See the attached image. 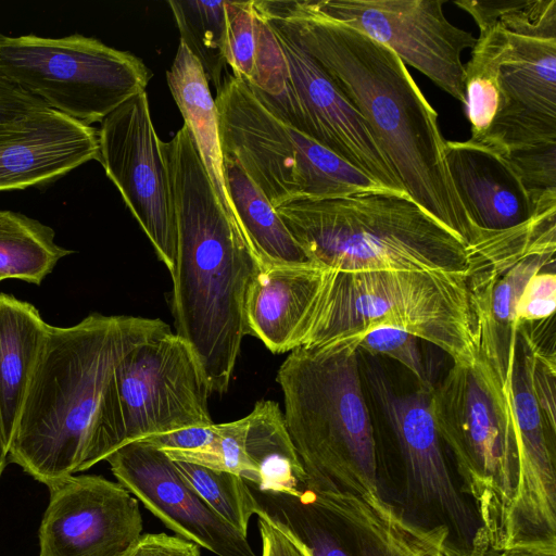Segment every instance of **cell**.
I'll list each match as a JSON object with an SVG mask.
<instances>
[{"label": "cell", "instance_id": "3957f363", "mask_svg": "<svg viewBox=\"0 0 556 556\" xmlns=\"http://www.w3.org/2000/svg\"><path fill=\"white\" fill-rule=\"evenodd\" d=\"M162 153L176 227L172 313L176 334L194 351L211 392H227L247 336L245 303L264 265L220 204L189 129Z\"/></svg>", "mask_w": 556, "mask_h": 556}, {"label": "cell", "instance_id": "52a82bcc", "mask_svg": "<svg viewBox=\"0 0 556 556\" xmlns=\"http://www.w3.org/2000/svg\"><path fill=\"white\" fill-rule=\"evenodd\" d=\"M276 380L287 429L305 471L304 488L348 484L357 476L378 486L358 349L349 342L294 349Z\"/></svg>", "mask_w": 556, "mask_h": 556}, {"label": "cell", "instance_id": "b9f144b4", "mask_svg": "<svg viewBox=\"0 0 556 556\" xmlns=\"http://www.w3.org/2000/svg\"><path fill=\"white\" fill-rule=\"evenodd\" d=\"M334 485H337V484H330V485H327V486L321 488V489H319V490H312V491L326 490V489H329V488L334 486ZM358 485H367V486L374 488L372 485H370V484H368V483H366V482H359V483H356V484H354V485H352V486H358ZM344 486H345V485H344ZM374 489H377V490H378V488H374ZM308 490H309V489H308Z\"/></svg>", "mask_w": 556, "mask_h": 556}, {"label": "cell", "instance_id": "44dd1931", "mask_svg": "<svg viewBox=\"0 0 556 556\" xmlns=\"http://www.w3.org/2000/svg\"><path fill=\"white\" fill-rule=\"evenodd\" d=\"M518 448L515 518L523 536L556 534V472L548 430L533 395L523 359L517 355L508 383Z\"/></svg>", "mask_w": 556, "mask_h": 556}, {"label": "cell", "instance_id": "8992f818", "mask_svg": "<svg viewBox=\"0 0 556 556\" xmlns=\"http://www.w3.org/2000/svg\"><path fill=\"white\" fill-rule=\"evenodd\" d=\"M430 400L440 439L480 521L471 556L501 552L520 539L515 518L518 448L508 384L479 357L471 365L453 364L432 387Z\"/></svg>", "mask_w": 556, "mask_h": 556}, {"label": "cell", "instance_id": "d6986e66", "mask_svg": "<svg viewBox=\"0 0 556 556\" xmlns=\"http://www.w3.org/2000/svg\"><path fill=\"white\" fill-rule=\"evenodd\" d=\"M98 156V130L51 109L0 122V192L48 185Z\"/></svg>", "mask_w": 556, "mask_h": 556}, {"label": "cell", "instance_id": "7a4b0ae2", "mask_svg": "<svg viewBox=\"0 0 556 556\" xmlns=\"http://www.w3.org/2000/svg\"><path fill=\"white\" fill-rule=\"evenodd\" d=\"M172 332L160 318L91 313L49 325L9 447V462L48 488L80 471L108 433L115 375L137 346Z\"/></svg>", "mask_w": 556, "mask_h": 556}, {"label": "cell", "instance_id": "484cf974", "mask_svg": "<svg viewBox=\"0 0 556 556\" xmlns=\"http://www.w3.org/2000/svg\"><path fill=\"white\" fill-rule=\"evenodd\" d=\"M225 13V58L232 75L264 93H281L288 79L287 60L254 1H226Z\"/></svg>", "mask_w": 556, "mask_h": 556}, {"label": "cell", "instance_id": "603a6c76", "mask_svg": "<svg viewBox=\"0 0 556 556\" xmlns=\"http://www.w3.org/2000/svg\"><path fill=\"white\" fill-rule=\"evenodd\" d=\"M325 269L313 262L264 267L248 294L247 334L274 354L300 348Z\"/></svg>", "mask_w": 556, "mask_h": 556}, {"label": "cell", "instance_id": "4316f807", "mask_svg": "<svg viewBox=\"0 0 556 556\" xmlns=\"http://www.w3.org/2000/svg\"><path fill=\"white\" fill-rule=\"evenodd\" d=\"M243 450L260 491L301 494L306 476L277 402L261 400L245 417Z\"/></svg>", "mask_w": 556, "mask_h": 556}, {"label": "cell", "instance_id": "ffe728a7", "mask_svg": "<svg viewBox=\"0 0 556 556\" xmlns=\"http://www.w3.org/2000/svg\"><path fill=\"white\" fill-rule=\"evenodd\" d=\"M444 156L454 189L470 223L481 230L501 231L529 220L535 201L507 159L483 144L445 141Z\"/></svg>", "mask_w": 556, "mask_h": 556}, {"label": "cell", "instance_id": "d590c367", "mask_svg": "<svg viewBox=\"0 0 556 556\" xmlns=\"http://www.w3.org/2000/svg\"><path fill=\"white\" fill-rule=\"evenodd\" d=\"M529 374L533 395L547 429L555 433V356L531 353L523 345L522 357Z\"/></svg>", "mask_w": 556, "mask_h": 556}, {"label": "cell", "instance_id": "f35d334b", "mask_svg": "<svg viewBox=\"0 0 556 556\" xmlns=\"http://www.w3.org/2000/svg\"><path fill=\"white\" fill-rule=\"evenodd\" d=\"M257 525L262 541L261 556H312L300 541L269 521L258 517Z\"/></svg>", "mask_w": 556, "mask_h": 556}, {"label": "cell", "instance_id": "e0dca14e", "mask_svg": "<svg viewBox=\"0 0 556 556\" xmlns=\"http://www.w3.org/2000/svg\"><path fill=\"white\" fill-rule=\"evenodd\" d=\"M50 489L39 556H124L142 534L138 500L101 476H71Z\"/></svg>", "mask_w": 556, "mask_h": 556}, {"label": "cell", "instance_id": "836d02e7", "mask_svg": "<svg viewBox=\"0 0 556 556\" xmlns=\"http://www.w3.org/2000/svg\"><path fill=\"white\" fill-rule=\"evenodd\" d=\"M535 201L556 194V142L525 146L502 153Z\"/></svg>", "mask_w": 556, "mask_h": 556}, {"label": "cell", "instance_id": "9a60e30c", "mask_svg": "<svg viewBox=\"0 0 556 556\" xmlns=\"http://www.w3.org/2000/svg\"><path fill=\"white\" fill-rule=\"evenodd\" d=\"M98 143V162L170 274L176 254L173 195L146 91L101 122Z\"/></svg>", "mask_w": 556, "mask_h": 556}, {"label": "cell", "instance_id": "277c9868", "mask_svg": "<svg viewBox=\"0 0 556 556\" xmlns=\"http://www.w3.org/2000/svg\"><path fill=\"white\" fill-rule=\"evenodd\" d=\"M276 212L306 257L327 268L472 276L489 267L478 247L468 244L405 192L376 189L299 199Z\"/></svg>", "mask_w": 556, "mask_h": 556}, {"label": "cell", "instance_id": "e575fe53", "mask_svg": "<svg viewBox=\"0 0 556 556\" xmlns=\"http://www.w3.org/2000/svg\"><path fill=\"white\" fill-rule=\"evenodd\" d=\"M556 307V274L540 271L525 286L516 306L517 331L521 325L552 318Z\"/></svg>", "mask_w": 556, "mask_h": 556}, {"label": "cell", "instance_id": "83f0119b", "mask_svg": "<svg viewBox=\"0 0 556 556\" xmlns=\"http://www.w3.org/2000/svg\"><path fill=\"white\" fill-rule=\"evenodd\" d=\"M224 155V176L240 229L264 265L309 263L276 208L233 157Z\"/></svg>", "mask_w": 556, "mask_h": 556}, {"label": "cell", "instance_id": "f546056e", "mask_svg": "<svg viewBox=\"0 0 556 556\" xmlns=\"http://www.w3.org/2000/svg\"><path fill=\"white\" fill-rule=\"evenodd\" d=\"M480 36L465 65V108L471 126V142H479L490 129L501 106L498 66L507 40L496 21L478 25Z\"/></svg>", "mask_w": 556, "mask_h": 556}, {"label": "cell", "instance_id": "7bdbcfd3", "mask_svg": "<svg viewBox=\"0 0 556 556\" xmlns=\"http://www.w3.org/2000/svg\"><path fill=\"white\" fill-rule=\"evenodd\" d=\"M463 556H468V555H463Z\"/></svg>", "mask_w": 556, "mask_h": 556}, {"label": "cell", "instance_id": "4fadbf2b", "mask_svg": "<svg viewBox=\"0 0 556 556\" xmlns=\"http://www.w3.org/2000/svg\"><path fill=\"white\" fill-rule=\"evenodd\" d=\"M274 31L287 60L288 79L283 91L276 96L248 85L258 101L276 117L337 154L382 188L405 192L359 112L311 55Z\"/></svg>", "mask_w": 556, "mask_h": 556}, {"label": "cell", "instance_id": "8d00e7d4", "mask_svg": "<svg viewBox=\"0 0 556 556\" xmlns=\"http://www.w3.org/2000/svg\"><path fill=\"white\" fill-rule=\"evenodd\" d=\"M124 556H201L200 546L166 533H142Z\"/></svg>", "mask_w": 556, "mask_h": 556}, {"label": "cell", "instance_id": "5b68a950", "mask_svg": "<svg viewBox=\"0 0 556 556\" xmlns=\"http://www.w3.org/2000/svg\"><path fill=\"white\" fill-rule=\"evenodd\" d=\"M468 274L324 270L300 348L357 341L379 327L407 331L453 364L479 358Z\"/></svg>", "mask_w": 556, "mask_h": 556}, {"label": "cell", "instance_id": "ba28073f", "mask_svg": "<svg viewBox=\"0 0 556 556\" xmlns=\"http://www.w3.org/2000/svg\"><path fill=\"white\" fill-rule=\"evenodd\" d=\"M215 104L223 154L238 161L275 208L299 199L384 189L271 114L232 74L224 77Z\"/></svg>", "mask_w": 556, "mask_h": 556}, {"label": "cell", "instance_id": "4dcf8cb0", "mask_svg": "<svg viewBox=\"0 0 556 556\" xmlns=\"http://www.w3.org/2000/svg\"><path fill=\"white\" fill-rule=\"evenodd\" d=\"M225 0H169L180 41L201 64L207 81L219 90L227 66Z\"/></svg>", "mask_w": 556, "mask_h": 556}, {"label": "cell", "instance_id": "ac0fdd59", "mask_svg": "<svg viewBox=\"0 0 556 556\" xmlns=\"http://www.w3.org/2000/svg\"><path fill=\"white\" fill-rule=\"evenodd\" d=\"M105 460L118 483L178 536L217 556H257L248 538L182 480L162 450L135 441L121 446Z\"/></svg>", "mask_w": 556, "mask_h": 556}, {"label": "cell", "instance_id": "6da1fadb", "mask_svg": "<svg viewBox=\"0 0 556 556\" xmlns=\"http://www.w3.org/2000/svg\"><path fill=\"white\" fill-rule=\"evenodd\" d=\"M254 5L276 31L316 61L359 112L408 197L471 245L479 228L470 223L450 177L438 113L399 56L321 15L307 0Z\"/></svg>", "mask_w": 556, "mask_h": 556}, {"label": "cell", "instance_id": "2e32d148", "mask_svg": "<svg viewBox=\"0 0 556 556\" xmlns=\"http://www.w3.org/2000/svg\"><path fill=\"white\" fill-rule=\"evenodd\" d=\"M367 381L399 445L407 495L471 545L473 516L452 478L443 454L431 409L432 389L399 392L377 368L368 370Z\"/></svg>", "mask_w": 556, "mask_h": 556}, {"label": "cell", "instance_id": "cb8c5ba5", "mask_svg": "<svg viewBox=\"0 0 556 556\" xmlns=\"http://www.w3.org/2000/svg\"><path fill=\"white\" fill-rule=\"evenodd\" d=\"M166 80L216 195L227 214L238 224L225 182L215 100L201 64L181 41L166 72Z\"/></svg>", "mask_w": 556, "mask_h": 556}, {"label": "cell", "instance_id": "ab89813d", "mask_svg": "<svg viewBox=\"0 0 556 556\" xmlns=\"http://www.w3.org/2000/svg\"><path fill=\"white\" fill-rule=\"evenodd\" d=\"M497 556H556V534L520 538Z\"/></svg>", "mask_w": 556, "mask_h": 556}, {"label": "cell", "instance_id": "f1b7e54d", "mask_svg": "<svg viewBox=\"0 0 556 556\" xmlns=\"http://www.w3.org/2000/svg\"><path fill=\"white\" fill-rule=\"evenodd\" d=\"M54 230L22 213L0 210V280L40 285L72 251L54 241Z\"/></svg>", "mask_w": 556, "mask_h": 556}, {"label": "cell", "instance_id": "d4e9b609", "mask_svg": "<svg viewBox=\"0 0 556 556\" xmlns=\"http://www.w3.org/2000/svg\"><path fill=\"white\" fill-rule=\"evenodd\" d=\"M48 327L33 304L0 293V415L9 442Z\"/></svg>", "mask_w": 556, "mask_h": 556}, {"label": "cell", "instance_id": "60d3db41", "mask_svg": "<svg viewBox=\"0 0 556 556\" xmlns=\"http://www.w3.org/2000/svg\"><path fill=\"white\" fill-rule=\"evenodd\" d=\"M9 447L10 442L4 433L0 415V477L9 462Z\"/></svg>", "mask_w": 556, "mask_h": 556}, {"label": "cell", "instance_id": "1f68e13d", "mask_svg": "<svg viewBox=\"0 0 556 556\" xmlns=\"http://www.w3.org/2000/svg\"><path fill=\"white\" fill-rule=\"evenodd\" d=\"M174 462V460H173ZM182 480L227 523L248 538V528L257 506L242 477L197 464L175 460Z\"/></svg>", "mask_w": 556, "mask_h": 556}, {"label": "cell", "instance_id": "5bb4252c", "mask_svg": "<svg viewBox=\"0 0 556 556\" xmlns=\"http://www.w3.org/2000/svg\"><path fill=\"white\" fill-rule=\"evenodd\" d=\"M321 15L386 46L439 88L465 103L462 52L477 38L454 26L444 0H307Z\"/></svg>", "mask_w": 556, "mask_h": 556}, {"label": "cell", "instance_id": "30bf717a", "mask_svg": "<svg viewBox=\"0 0 556 556\" xmlns=\"http://www.w3.org/2000/svg\"><path fill=\"white\" fill-rule=\"evenodd\" d=\"M0 74L49 109L89 126L144 92L151 78L136 55L80 34L0 33Z\"/></svg>", "mask_w": 556, "mask_h": 556}, {"label": "cell", "instance_id": "7c38bea8", "mask_svg": "<svg viewBox=\"0 0 556 556\" xmlns=\"http://www.w3.org/2000/svg\"><path fill=\"white\" fill-rule=\"evenodd\" d=\"M211 393L194 351L178 334L172 331L137 346L115 376L119 447L152 435L212 426Z\"/></svg>", "mask_w": 556, "mask_h": 556}, {"label": "cell", "instance_id": "8fae6325", "mask_svg": "<svg viewBox=\"0 0 556 556\" xmlns=\"http://www.w3.org/2000/svg\"><path fill=\"white\" fill-rule=\"evenodd\" d=\"M463 10L477 25L496 21L507 36L498 66L500 111L475 143L506 153L556 142V0H467Z\"/></svg>", "mask_w": 556, "mask_h": 556}, {"label": "cell", "instance_id": "9c48e42d", "mask_svg": "<svg viewBox=\"0 0 556 556\" xmlns=\"http://www.w3.org/2000/svg\"><path fill=\"white\" fill-rule=\"evenodd\" d=\"M249 483V482H248ZM256 515L300 541L312 556H460L443 525L420 527L380 493L350 488L303 489L293 496L249 483Z\"/></svg>", "mask_w": 556, "mask_h": 556}, {"label": "cell", "instance_id": "74e56055", "mask_svg": "<svg viewBox=\"0 0 556 556\" xmlns=\"http://www.w3.org/2000/svg\"><path fill=\"white\" fill-rule=\"evenodd\" d=\"M49 109L41 100L28 94L0 74V122Z\"/></svg>", "mask_w": 556, "mask_h": 556}, {"label": "cell", "instance_id": "7402d4cb", "mask_svg": "<svg viewBox=\"0 0 556 556\" xmlns=\"http://www.w3.org/2000/svg\"><path fill=\"white\" fill-rule=\"evenodd\" d=\"M556 245L532 251L506 266L470 277L479 357L508 383L517 354L516 306L529 279L554 264Z\"/></svg>", "mask_w": 556, "mask_h": 556}, {"label": "cell", "instance_id": "ee69618b", "mask_svg": "<svg viewBox=\"0 0 556 556\" xmlns=\"http://www.w3.org/2000/svg\"><path fill=\"white\" fill-rule=\"evenodd\" d=\"M0 282H1V280H0Z\"/></svg>", "mask_w": 556, "mask_h": 556}, {"label": "cell", "instance_id": "d6a6232c", "mask_svg": "<svg viewBox=\"0 0 556 556\" xmlns=\"http://www.w3.org/2000/svg\"><path fill=\"white\" fill-rule=\"evenodd\" d=\"M419 338L392 327L372 329L357 341V349L374 355L388 356L408 369L419 382V388L431 390L428 369L419 348Z\"/></svg>", "mask_w": 556, "mask_h": 556}]
</instances>
